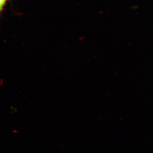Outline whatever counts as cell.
<instances>
[{
    "label": "cell",
    "mask_w": 153,
    "mask_h": 153,
    "mask_svg": "<svg viewBox=\"0 0 153 153\" xmlns=\"http://www.w3.org/2000/svg\"><path fill=\"white\" fill-rule=\"evenodd\" d=\"M7 0H0V13Z\"/></svg>",
    "instance_id": "1"
}]
</instances>
